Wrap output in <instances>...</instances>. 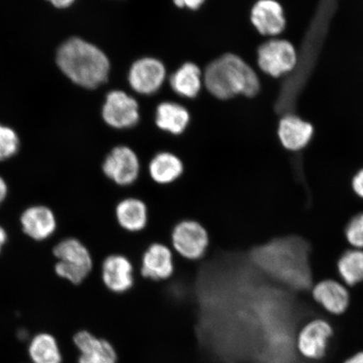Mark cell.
Instances as JSON below:
<instances>
[{"label": "cell", "instance_id": "6da1fadb", "mask_svg": "<svg viewBox=\"0 0 363 363\" xmlns=\"http://www.w3.org/2000/svg\"><path fill=\"white\" fill-rule=\"evenodd\" d=\"M250 260L272 282L294 293H311L314 285L310 247L298 237L276 238L253 248Z\"/></svg>", "mask_w": 363, "mask_h": 363}, {"label": "cell", "instance_id": "7a4b0ae2", "mask_svg": "<svg viewBox=\"0 0 363 363\" xmlns=\"http://www.w3.org/2000/svg\"><path fill=\"white\" fill-rule=\"evenodd\" d=\"M338 0H320L314 19L311 22L301 53L297 54V63L291 75L286 79L277 99L276 111L279 116L294 113L299 95L305 88L320 56L330 22L337 10Z\"/></svg>", "mask_w": 363, "mask_h": 363}, {"label": "cell", "instance_id": "3957f363", "mask_svg": "<svg viewBox=\"0 0 363 363\" xmlns=\"http://www.w3.org/2000/svg\"><path fill=\"white\" fill-rule=\"evenodd\" d=\"M57 63L68 79L90 89L106 83L111 69L110 61L101 49L78 38L66 40L59 48Z\"/></svg>", "mask_w": 363, "mask_h": 363}, {"label": "cell", "instance_id": "277c9868", "mask_svg": "<svg viewBox=\"0 0 363 363\" xmlns=\"http://www.w3.org/2000/svg\"><path fill=\"white\" fill-rule=\"evenodd\" d=\"M203 81L208 92L220 99L238 94L253 97L260 90L255 71L234 54H225L211 62L204 71Z\"/></svg>", "mask_w": 363, "mask_h": 363}, {"label": "cell", "instance_id": "5b68a950", "mask_svg": "<svg viewBox=\"0 0 363 363\" xmlns=\"http://www.w3.org/2000/svg\"><path fill=\"white\" fill-rule=\"evenodd\" d=\"M57 260L54 272L59 279L79 285L93 270L94 261L89 250L80 240L65 238L59 240L52 250Z\"/></svg>", "mask_w": 363, "mask_h": 363}, {"label": "cell", "instance_id": "8992f818", "mask_svg": "<svg viewBox=\"0 0 363 363\" xmlns=\"http://www.w3.org/2000/svg\"><path fill=\"white\" fill-rule=\"evenodd\" d=\"M334 330L328 315L313 318L303 325L295 337V350L308 361L323 359L334 337Z\"/></svg>", "mask_w": 363, "mask_h": 363}, {"label": "cell", "instance_id": "52a82bcc", "mask_svg": "<svg viewBox=\"0 0 363 363\" xmlns=\"http://www.w3.org/2000/svg\"><path fill=\"white\" fill-rule=\"evenodd\" d=\"M170 240L176 255L191 262L202 259L210 245L207 230L194 220L179 222L172 230Z\"/></svg>", "mask_w": 363, "mask_h": 363}, {"label": "cell", "instance_id": "ba28073f", "mask_svg": "<svg viewBox=\"0 0 363 363\" xmlns=\"http://www.w3.org/2000/svg\"><path fill=\"white\" fill-rule=\"evenodd\" d=\"M102 172L118 187L127 188L138 180L142 166L134 150L125 145L113 147L104 157Z\"/></svg>", "mask_w": 363, "mask_h": 363}, {"label": "cell", "instance_id": "9c48e42d", "mask_svg": "<svg viewBox=\"0 0 363 363\" xmlns=\"http://www.w3.org/2000/svg\"><path fill=\"white\" fill-rule=\"evenodd\" d=\"M261 69L274 78L291 74L297 63V52L286 40H272L261 45L257 51Z\"/></svg>", "mask_w": 363, "mask_h": 363}, {"label": "cell", "instance_id": "30bf717a", "mask_svg": "<svg viewBox=\"0 0 363 363\" xmlns=\"http://www.w3.org/2000/svg\"><path fill=\"white\" fill-rule=\"evenodd\" d=\"M102 117L106 124L113 129H133L140 121L138 104L123 91H111L106 95Z\"/></svg>", "mask_w": 363, "mask_h": 363}, {"label": "cell", "instance_id": "8fae6325", "mask_svg": "<svg viewBox=\"0 0 363 363\" xmlns=\"http://www.w3.org/2000/svg\"><path fill=\"white\" fill-rule=\"evenodd\" d=\"M102 282L108 291L123 294L130 291L135 284V269L128 257L121 254H111L102 262Z\"/></svg>", "mask_w": 363, "mask_h": 363}, {"label": "cell", "instance_id": "7c38bea8", "mask_svg": "<svg viewBox=\"0 0 363 363\" xmlns=\"http://www.w3.org/2000/svg\"><path fill=\"white\" fill-rule=\"evenodd\" d=\"M166 79V68L156 58L144 57L135 62L128 75L131 89L145 95L155 94Z\"/></svg>", "mask_w": 363, "mask_h": 363}, {"label": "cell", "instance_id": "4fadbf2b", "mask_svg": "<svg viewBox=\"0 0 363 363\" xmlns=\"http://www.w3.org/2000/svg\"><path fill=\"white\" fill-rule=\"evenodd\" d=\"M174 252L166 244L154 242L146 249L140 260V275L152 281H165L174 272Z\"/></svg>", "mask_w": 363, "mask_h": 363}, {"label": "cell", "instance_id": "5bb4252c", "mask_svg": "<svg viewBox=\"0 0 363 363\" xmlns=\"http://www.w3.org/2000/svg\"><path fill=\"white\" fill-rule=\"evenodd\" d=\"M72 342L79 352L77 363H118V354L113 344L89 330L76 333Z\"/></svg>", "mask_w": 363, "mask_h": 363}, {"label": "cell", "instance_id": "9a60e30c", "mask_svg": "<svg viewBox=\"0 0 363 363\" xmlns=\"http://www.w3.org/2000/svg\"><path fill=\"white\" fill-rule=\"evenodd\" d=\"M313 301L328 315L339 316L350 305V292L346 285L335 279H325L313 285Z\"/></svg>", "mask_w": 363, "mask_h": 363}, {"label": "cell", "instance_id": "2e32d148", "mask_svg": "<svg viewBox=\"0 0 363 363\" xmlns=\"http://www.w3.org/2000/svg\"><path fill=\"white\" fill-rule=\"evenodd\" d=\"M314 134V126L294 113L283 116L277 130L281 146L292 152L305 149L311 143Z\"/></svg>", "mask_w": 363, "mask_h": 363}, {"label": "cell", "instance_id": "e0dca14e", "mask_svg": "<svg viewBox=\"0 0 363 363\" xmlns=\"http://www.w3.org/2000/svg\"><path fill=\"white\" fill-rule=\"evenodd\" d=\"M251 21L256 29L264 35L282 33L286 26L283 7L276 0H258L252 8Z\"/></svg>", "mask_w": 363, "mask_h": 363}, {"label": "cell", "instance_id": "ac0fdd59", "mask_svg": "<svg viewBox=\"0 0 363 363\" xmlns=\"http://www.w3.org/2000/svg\"><path fill=\"white\" fill-rule=\"evenodd\" d=\"M21 224L25 233L36 240L52 238L57 230L55 213L52 208L44 206L26 210L21 216Z\"/></svg>", "mask_w": 363, "mask_h": 363}, {"label": "cell", "instance_id": "d6986e66", "mask_svg": "<svg viewBox=\"0 0 363 363\" xmlns=\"http://www.w3.org/2000/svg\"><path fill=\"white\" fill-rule=\"evenodd\" d=\"M115 216L117 224L122 230L129 233H138L148 224V208L142 199L127 197L117 203Z\"/></svg>", "mask_w": 363, "mask_h": 363}, {"label": "cell", "instance_id": "ffe728a7", "mask_svg": "<svg viewBox=\"0 0 363 363\" xmlns=\"http://www.w3.org/2000/svg\"><path fill=\"white\" fill-rule=\"evenodd\" d=\"M150 179L154 183L167 186L175 183L184 174V166L174 152L162 151L154 155L147 166Z\"/></svg>", "mask_w": 363, "mask_h": 363}, {"label": "cell", "instance_id": "44dd1931", "mask_svg": "<svg viewBox=\"0 0 363 363\" xmlns=\"http://www.w3.org/2000/svg\"><path fill=\"white\" fill-rule=\"evenodd\" d=\"M155 122L163 133L179 136L187 130L190 115L187 108L179 104L162 102L157 108Z\"/></svg>", "mask_w": 363, "mask_h": 363}, {"label": "cell", "instance_id": "7402d4cb", "mask_svg": "<svg viewBox=\"0 0 363 363\" xmlns=\"http://www.w3.org/2000/svg\"><path fill=\"white\" fill-rule=\"evenodd\" d=\"M202 72L193 62L184 63L170 77L172 90L184 98L196 97L202 88Z\"/></svg>", "mask_w": 363, "mask_h": 363}, {"label": "cell", "instance_id": "603a6c76", "mask_svg": "<svg viewBox=\"0 0 363 363\" xmlns=\"http://www.w3.org/2000/svg\"><path fill=\"white\" fill-rule=\"evenodd\" d=\"M33 363H63V353L56 335L43 333L35 335L29 345Z\"/></svg>", "mask_w": 363, "mask_h": 363}, {"label": "cell", "instance_id": "cb8c5ba5", "mask_svg": "<svg viewBox=\"0 0 363 363\" xmlns=\"http://www.w3.org/2000/svg\"><path fill=\"white\" fill-rule=\"evenodd\" d=\"M340 282L352 288L363 283V250L350 248L345 252L337 262Z\"/></svg>", "mask_w": 363, "mask_h": 363}, {"label": "cell", "instance_id": "d4e9b609", "mask_svg": "<svg viewBox=\"0 0 363 363\" xmlns=\"http://www.w3.org/2000/svg\"><path fill=\"white\" fill-rule=\"evenodd\" d=\"M19 138L10 127L0 125V161L15 155L19 149Z\"/></svg>", "mask_w": 363, "mask_h": 363}, {"label": "cell", "instance_id": "484cf974", "mask_svg": "<svg viewBox=\"0 0 363 363\" xmlns=\"http://www.w3.org/2000/svg\"><path fill=\"white\" fill-rule=\"evenodd\" d=\"M345 235L351 247L363 250V213L352 218L347 226Z\"/></svg>", "mask_w": 363, "mask_h": 363}, {"label": "cell", "instance_id": "4316f807", "mask_svg": "<svg viewBox=\"0 0 363 363\" xmlns=\"http://www.w3.org/2000/svg\"><path fill=\"white\" fill-rule=\"evenodd\" d=\"M352 187L354 193L363 199V169L358 171L352 181Z\"/></svg>", "mask_w": 363, "mask_h": 363}, {"label": "cell", "instance_id": "83f0119b", "mask_svg": "<svg viewBox=\"0 0 363 363\" xmlns=\"http://www.w3.org/2000/svg\"><path fill=\"white\" fill-rule=\"evenodd\" d=\"M175 6L179 8H188L196 11L203 6L206 0H174Z\"/></svg>", "mask_w": 363, "mask_h": 363}, {"label": "cell", "instance_id": "f1b7e54d", "mask_svg": "<svg viewBox=\"0 0 363 363\" xmlns=\"http://www.w3.org/2000/svg\"><path fill=\"white\" fill-rule=\"evenodd\" d=\"M48 1L57 8L65 9L71 6L75 0H48Z\"/></svg>", "mask_w": 363, "mask_h": 363}, {"label": "cell", "instance_id": "f546056e", "mask_svg": "<svg viewBox=\"0 0 363 363\" xmlns=\"http://www.w3.org/2000/svg\"><path fill=\"white\" fill-rule=\"evenodd\" d=\"M342 363H363V351L353 353Z\"/></svg>", "mask_w": 363, "mask_h": 363}, {"label": "cell", "instance_id": "4dcf8cb0", "mask_svg": "<svg viewBox=\"0 0 363 363\" xmlns=\"http://www.w3.org/2000/svg\"><path fill=\"white\" fill-rule=\"evenodd\" d=\"M7 194V185L6 182L2 178H0V203L6 197Z\"/></svg>", "mask_w": 363, "mask_h": 363}, {"label": "cell", "instance_id": "1f68e13d", "mask_svg": "<svg viewBox=\"0 0 363 363\" xmlns=\"http://www.w3.org/2000/svg\"><path fill=\"white\" fill-rule=\"evenodd\" d=\"M7 235L6 231L0 227V251H1L2 246L6 242Z\"/></svg>", "mask_w": 363, "mask_h": 363}]
</instances>
